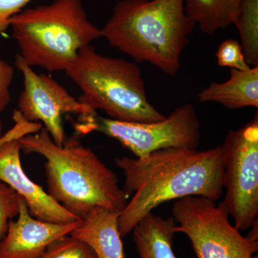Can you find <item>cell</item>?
<instances>
[{
    "instance_id": "14",
    "label": "cell",
    "mask_w": 258,
    "mask_h": 258,
    "mask_svg": "<svg viewBox=\"0 0 258 258\" xmlns=\"http://www.w3.org/2000/svg\"><path fill=\"white\" fill-rule=\"evenodd\" d=\"M176 222L149 213L134 227V241L140 258H176L173 251Z\"/></svg>"
},
{
    "instance_id": "15",
    "label": "cell",
    "mask_w": 258,
    "mask_h": 258,
    "mask_svg": "<svg viewBox=\"0 0 258 258\" xmlns=\"http://www.w3.org/2000/svg\"><path fill=\"white\" fill-rule=\"evenodd\" d=\"M242 0H184L185 11L205 33L213 35L235 21Z\"/></svg>"
},
{
    "instance_id": "7",
    "label": "cell",
    "mask_w": 258,
    "mask_h": 258,
    "mask_svg": "<svg viewBox=\"0 0 258 258\" xmlns=\"http://www.w3.org/2000/svg\"><path fill=\"white\" fill-rule=\"evenodd\" d=\"M223 152V188L222 202L233 217L238 230H247L258 216V115L238 130L226 136Z\"/></svg>"
},
{
    "instance_id": "21",
    "label": "cell",
    "mask_w": 258,
    "mask_h": 258,
    "mask_svg": "<svg viewBox=\"0 0 258 258\" xmlns=\"http://www.w3.org/2000/svg\"><path fill=\"white\" fill-rule=\"evenodd\" d=\"M31 0H0V35L10 28V19L20 13Z\"/></svg>"
},
{
    "instance_id": "3",
    "label": "cell",
    "mask_w": 258,
    "mask_h": 258,
    "mask_svg": "<svg viewBox=\"0 0 258 258\" xmlns=\"http://www.w3.org/2000/svg\"><path fill=\"white\" fill-rule=\"evenodd\" d=\"M195 25L184 0H120L101 30L111 47L175 77Z\"/></svg>"
},
{
    "instance_id": "12",
    "label": "cell",
    "mask_w": 258,
    "mask_h": 258,
    "mask_svg": "<svg viewBox=\"0 0 258 258\" xmlns=\"http://www.w3.org/2000/svg\"><path fill=\"white\" fill-rule=\"evenodd\" d=\"M119 214L105 208L93 209L70 235L88 244L97 258H124L118 229Z\"/></svg>"
},
{
    "instance_id": "2",
    "label": "cell",
    "mask_w": 258,
    "mask_h": 258,
    "mask_svg": "<svg viewBox=\"0 0 258 258\" xmlns=\"http://www.w3.org/2000/svg\"><path fill=\"white\" fill-rule=\"evenodd\" d=\"M18 142L25 154L35 153L46 159L47 193L81 220L96 208L120 213L126 206L128 197L120 187L116 174L76 137L58 146L42 127Z\"/></svg>"
},
{
    "instance_id": "22",
    "label": "cell",
    "mask_w": 258,
    "mask_h": 258,
    "mask_svg": "<svg viewBox=\"0 0 258 258\" xmlns=\"http://www.w3.org/2000/svg\"><path fill=\"white\" fill-rule=\"evenodd\" d=\"M3 136V120H2L1 118H0V139L2 138V137Z\"/></svg>"
},
{
    "instance_id": "1",
    "label": "cell",
    "mask_w": 258,
    "mask_h": 258,
    "mask_svg": "<svg viewBox=\"0 0 258 258\" xmlns=\"http://www.w3.org/2000/svg\"><path fill=\"white\" fill-rule=\"evenodd\" d=\"M115 162L125 176V195H133L118 216L122 237L161 204L187 197L217 201L223 192L222 147L203 152L169 148L145 157L117 158Z\"/></svg>"
},
{
    "instance_id": "5",
    "label": "cell",
    "mask_w": 258,
    "mask_h": 258,
    "mask_svg": "<svg viewBox=\"0 0 258 258\" xmlns=\"http://www.w3.org/2000/svg\"><path fill=\"white\" fill-rule=\"evenodd\" d=\"M66 75L81 89L80 101L112 120L153 123L165 119L148 100L142 70L137 64L98 53L88 45L79 50Z\"/></svg>"
},
{
    "instance_id": "6",
    "label": "cell",
    "mask_w": 258,
    "mask_h": 258,
    "mask_svg": "<svg viewBox=\"0 0 258 258\" xmlns=\"http://www.w3.org/2000/svg\"><path fill=\"white\" fill-rule=\"evenodd\" d=\"M175 232L189 237L197 258H254L258 241L231 225L223 203L203 197L178 200L172 209Z\"/></svg>"
},
{
    "instance_id": "10",
    "label": "cell",
    "mask_w": 258,
    "mask_h": 258,
    "mask_svg": "<svg viewBox=\"0 0 258 258\" xmlns=\"http://www.w3.org/2000/svg\"><path fill=\"white\" fill-rule=\"evenodd\" d=\"M18 140L0 144V181L6 183L25 200L31 216L52 223L81 220L55 202L24 171Z\"/></svg>"
},
{
    "instance_id": "16",
    "label": "cell",
    "mask_w": 258,
    "mask_h": 258,
    "mask_svg": "<svg viewBox=\"0 0 258 258\" xmlns=\"http://www.w3.org/2000/svg\"><path fill=\"white\" fill-rule=\"evenodd\" d=\"M233 25L240 33L244 58L251 67L258 66V0H242Z\"/></svg>"
},
{
    "instance_id": "4",
    "label": "cell",
    "mask_w": 258,
    "mask_h": 258,
    "mask_svg": "<svg viewBox=\"0 0 258 258\" xmlns=\"http://www.w3.org/2000/svg\"><path fill=\"white\" fill-rule=\"evenodd\" d=\"M12 37L29 66L64 71L79 50L102 37L83 0H54L22 10L10 20Z\"/></svg>"
},
{
    "instance_id": "13",
    "label": "cell",
    "mask_w": 258,
    "mask_h": 258,
    "mask_svg": "<svg viewBox=\"0 0 258 258\" xmlns=\"http://www.w3.org/2000/svg\"><path fill=\"white\" fill-rule=\"evenodd\" d=\"M201 103L214 102L228 109L258 108V66L247 71L230 69V78L224 83H212L198 94Z\"/></svg>"
},
{
    "instance_id": "17",
    "label": "cell",
    "mask_w": 258,
    "mask_h": 258,
    "mask_svg": "<svg viewBox=\"0 0 258 258\" xmlns=\"http://www.w3.org/2000/svg\"><path fill=\"white\" fill-rule=\"evenodd\" d=\"M39 258H97L92 248L71 235L54 241Z\"/></svg>"
},
{
    "instance_id": "19",
    "label": "cell",
    "mask_w": 258,
    "mask_h": 258,
    "mask_svg": "<svg viewBox=\"0 0 258 258\" xmlns=\"http://www.w3.org/2000/svg\"><path fill=\"white\" fill-rule=\"evenodd\" d=\"M217 64L220 67H229L239 71H247L251 66L247 63L242 47L235 39H227L217 49Z\"/></svg>"
},
{
    "instance_id": "20",
    "label": "cell",
    "mask_w": 258,
    "mask_h": 258,
    "mask_svg": "<svg viewBox=\"0 0 258 258\" xmlns=\"http://www.w3.org/2000/svg\"><path fill=\"white\" fill-rule=\"evenodd\" d=\"M14 76V68L0 57V113L6 109L11 101L10 87Z\"/></svg>"
},
{
    "instance_id": "11",
    "label": "cell",
    "mask_w": 258,
    "mask_h": 258,
    "mask_svg": "<svg viewBox=\"0 0 258 258\" xmlns=\"http://www.w3.org/2000/svg\"><path fill=\"white\" fill-rule=\"evenodd\" d=\"M81 221L52 223L37 220L30 215L20 196L18 219L10 220L6 235L0 241V258H39L54 241L71 234Z\"/></svg>"
},
{
    "instance_id": "9",
    "label": "cell",
    "mask_w": 258,
    "mask_h": 258,
    "mask_svg": "<svg viewBox=\"0 0 258 258\" xmlns=\"http://www.w3.org/2000/svg\"><path fill=\"white\" fill-rule=\"evenodd\" d=\"M96 131L118 141L137 158L169 148L198 150L201 139L200 120L191 103L153 123L118 121L98 115Z\"/></svg>"
},
{
    "instance_id": "18",
    "label": "cell",
    "mask_w": 258,
    "mask_h": 258,
    "mask_svg": "<svg viewBox=\"0 0 258 258\" xmlns=\"http://www.w3.org/2000/svg\"><path fill=\"white\" fill-rule=\"evenodd\" d=\"M20 211V196L6 183L0 181V241L4 238L10 220Z\"/></svg>"
},
{
    "instance_id": "8",
    "label": "cell",
    "mask_w": 258,
    "mask_h": 258,
    "mask_svg": "<svg viewBox=\"0 0 258 258\" xmlns=\"http://www.w3.org/2000/svg\"><path fill=\"white\" fill-rule=\"evenodd\" d=\"M15 66L23 77V90L18 99V110L24 119L31 123L41 121L57 145L62 146L66 138L62 115H78L79 132L96 131L97 111L70 94L60 84L45 74H38L20 54L15 57Z\"/></svg>"
}]
</instances>
